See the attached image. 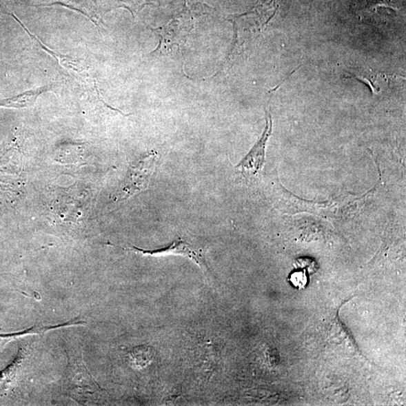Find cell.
<instances>
[{
    "instance_id": "cell-1",
    "label": "cell",
    "mask_w": 406,
    "mask_h": 406,
    "mask_svg": "<svg viewBox=\"0 0 406 406\" xmlns=\"http://www.w3.org/2000/svg\"><path fill=\"white\" fill-rule=\"evenodd\" d=\"M13 18L18 21L21 26L27 32L28 36L35 43L48 54L52 56L54 59L62 66V68L68 72L70 76L73 77L74 79L82 85L83 88L85 89L86 91L90 94L94 95L99 101L104 102L101 97V94L99 92L98 87L97 85V80L94 74V71L90 65L84 60L79 59V58H74L70 56H66L59 52L53 51L46 45H45L41 41L26 28L21 22V21L17 18V17L12 14Z\"/></svg>"
},
{
    "instance_id": "cell-2",
    "label": "cell",
    "mask_w": 406,
    "mask_h": 406,
    "mask_svg": "<svg viewBox=\"0 0 406 406\" xmlns=\"http://www.w3.org/2000/svg\"><path fill=\"white\" fill-rule=\"evenodd\" d=\"M157 163L156 152H150L132 164L119 195V201L143 192L148 187Z\"/></svg>"
},
{
    "instance_id": "cell-3",
    "label": "cell",
    "mask_w": 406,
    "mask_h": 406,
    "mask_svg": "<svg viewBox=\"0 0 406 406\" xmlns=\"http://www.w3.org/2000/svg\"><path fill=\"white\" fill-rule=\"evenodd\" d=\"M190 21L188 15H185V10L179 14L177 18L172 19L165 26L154 30L160 36L161 40L159 47L154 52L161 54L172 53L174 48H180L186 41V36L190 30Z\"/></svg>"
},
{
    "instance_id": "cell-4",
    "label": "cell",
    "mask_w": 406,
    "mask_h": 406,
    "mask_svg": "<svg viewBox=\"0 0 406 406\" xmlns=\"http://www.w3.org/2000/svg\"><path fill=\"white\" fill-rule=\"evenodd\" d=\"M272 132V119L270 113L267 115L266 128L258 142L252 148L244 159L236 167V170L246 178L258 175L265 163V154L268 140Z\"/></svg>"
},
{
    "instance_id": "cell-5",
    "label": "cell",
    "mask_w": 406,
    "mask_h": 406,
    "mask_svg": "<svg viewBox=\"0 0 406 406\" xmlns=\"http://www.w3.org/2000/svg\"><path fill=\"white\" fill-rule=\"evenodd\" d=\"M129 250L135 252L138 254L148 256H165V255H181L194 261L203 270L209 271L208 264H207L204 253L203 251L198 250L197 247L189 244L182 239L176 240L168 247L159 248L155 250H145L141 248L132 246Z\"/></svg>"
},
{
    "instance_id": "cell-6",
    "label": "cell",
    "mask_w": 406,
    "mask_h": 406,
    "mask_svg": "<svg viewBox=\"0 0 406 406\" xmlns=\"http://www.w3.org/2000/svg\"><path fill=\"white\" fill-rule=\"evenodd\" d=\"M44 6H61L70 8L86 16L94 23L99 31L105 30L103 21L94 0H56L52 3Z\"/></svg>"
},
{
    "instance_id": "cell-7",
    "label": "cell",
    "mask_w": 406,
    "mask_h": 406,
    "mask_svg": "<svg viewBox=\"0 0 406 406\" xmlns=\"http://www.w3.org/2000/svg\"><path fill=\"white\" fill-rule=\"evenodd\" d=\"M53 89L52 85H45L39 87L36 89H32L25 92L14 96L13 97L8 98L0 101V106L8 108H17V109H22V108H28L34 105L37 99L41 94H43L48 91Z\"/></svg>"
},
{
    "instance_id": "cell-8",
    "label": "cell",
    "mask_w": 406,
    "mask_h": 406,
    "mask_svg": "<svg viewBox=\"0 0 406 406\" xmlns=\"http://www.w3.org/2000/svg\"><path fill=\"white\" fill-rule=\"evenodd\" d=\"M27 352L20 347L13 361L3 371L0 372V396H3L14 383L17 376L26 359Z\"/></svg>"
},
{
    "instance_id": "cell-9",
    "label": "cell",
    "mask_w": 406,
    "mask_h": 406,
    "mask_svg": "<svg viewBox=\"0 0 406 406\" xmlns=\"http://www.w3.org/2000/svg\"><path fill=\"white\" fill-rule=\"evenodd\" d=\"M105 1L110 10L117 8H126L134 17L145 6L159 3L156 0H105Z\"/></svg>"
},
{
    "instance_id": "cell-10",
    "label": "cell",
    "mask_w": 406,
    "mask_h": 406,
    "mask_svg": "<svg viewBox=\"0 0 406 406\" xmlns=\"http://www.w3.org/2000/svg\"><path fill=\"white\" fill-rule=\"evenodd\" d=\"M290 281L297 288H305L308 285V276L306 274V270L294 272L290 277Z\"/></svg>"
}]
</instances>
